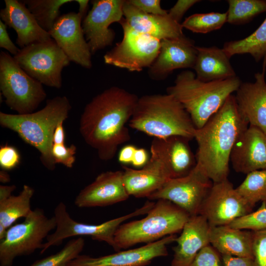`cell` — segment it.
Masks as SVG:
<instances>
[{
    "mask_svg": "<svg viewBox=\"0 0 266 266\" xmlns=\"http://www.w3.org/2000/svg\"><path fill=\"white\" fill-rule=\"evenodd\" d=\"M138 98L134 94L113 86L94 97L86 105L80 119V133L100 160H111L119 146L130 140L126 125Z\"/></svg>",
    "mask_w": 266,
    "mask_h": 266,
    "instance_id": "cell-1",
    "label": "cell"
},
{
    "mask_svg": "<svg viewBox=\"0 0 266 266\" xmlns=\"http://www.w3.org/2000/svg\"><path fill=\"white\" fill-rule=\"evenodd\" d=\"M227 22L243 24L257 15L266 12V0H228Z\"/></svg>",
    "mask_w": 266,
    "mask_h": 266,
    "instance_id": "cell-31",
    "label": "cell"
},
{
    "mask_svg": "<svg viewBox=\"0 0 266 266\" xmlns=\"http://www.w3.org/2000/svg\"><path fill=\"white\" fill-rule=\"evenodd\" d=\"M234 170L248 174L266 169V134L249 125L235 143L230 156Z\"/></svg>",
    "mask_w": 266,
    "mask_h": 266,
    "instance_id": "cell-20",
    "label": "cell"
},
{
    "mask_svg": "<svg viewBox=\"0 0 266 266\" xmlns=\"http://www.w3.org/2000/svg\"><path fill=\"white\" fill-rule=\"evenodd\" d=\"M124 0H92V7L84 18L82 27L92 54L112 45L115 33L109 28L123 16Z\"/></svg>",
    "mask_w": 266,
    "mask_h": 266,
    "instance_id": "cell-14",
    "label": "cell"
},
{
    "mask_svg": "<svg viewBox=\"0 0 266 266\" xmlns=\"http://www.w3.org/2000/svg\"><path fill=\"white\" fill-rule=\"evenodd\" d=\"M248 126L231 95L201 128L196 129L197 165L213 183L228 179L232 149Z\"/></svg>",
    "mask_w": 266,
    "mask_h": 266,
    "instance_id": "cell-2",
    "label": "cell"
},
{
    "mask_svg": "<svg viewBox=\"0 0 266 266\" xmlns=\"http://www.w3.org/2000/svg\"><path fill=\"white\" fill-rule=\"evenodd\" d=\"M197 53L195 42L185 35L163 39L157 57L149 67L148 75L153 80H161L175 69L193 68Z\"/></svg>",
    "mask_w": 266,
    "mask_h": 266,
    "instance_id": "cell-17",
    "label": "cell"
},
{
    "mask_svg": "<svg viewBox=\"0 0 266 266\" xmlns=\"http://www.w3.org/2000/svg\"><path fill=\"white\" fill-rule=\"evenodd\" d=\"M241 83L237 76L204 82L198 79L194 72L186 70L177 75L174 84L166 91L182 105L196 129H200L237 91Z\"/></svg>",
    "mask_w": 266,
    "mask_h": 266,
    "instance_id": "cell-5",
    "label": "cell"
},
{
    "mask_svg": "<svg viewBox=\"0 0 266 266\" xmlns=\"http://www.w3.org/2000/svg\"><path fill=\"white\" fill-rule=\"evenodd\" d=\"M10 180V177L6 170H2L0 171V181L1 182L5 183L9 182Z\"/></svg>",
    "mask_w": 266,
    "mask_h": 266,
    "instance_id": "cell-49",
    "label": "cell"
},
{
    "mask_svg": "<svg viewBox=\"0 0 266 266\" xmlns=\"http://www.w3.org/2000/svg\"><path fill=\"white\" fill-rule=\"evenodd\" d=\"M190 139L175 135L165 138H154L150 148L161 157L167 166L171 178L189 174L197 165L189 145Z\"/></svg>",
    "mask_w": 266,
    "mask_h": 266,
    "instance_id": "cell-24",
    "label": "cell"
},
{
    "mask_svg": "<svg viewBox=\"0 0 266 266\" xmlns=\"http://www.w3.org/2000/svg\"><path fill=\"white\" fill-rule=\"evenodd\" d=\"M75 1L79 5V11L78 13L84 19L87 15L86 12L89 1L88 0H75Z\"/></svg>",
    "mask_w": 266,
    "mask_h": 266,
    "instance_id": "cell-48",
    "label": "cell"
},
{
    "mask_svg": "<svg viewBox=\"0 0 266 266\" xmlns=\"http://www.w3.org/2000/svg\"><path fill=\"white\" fill-rule=\"evenodd\" d=\"M82 19L78 13L64 14L59 16L48 33L70 62L90 69L92 66V54L85 37L81 24Z\"/></svg>",
    "mask_w": 266,
    "mask_h": 266,
    "instance_id": "cell-15",
    "label": "cell"
},
{
    "mask_svg": "<svg viewBox=\"0 0 266 266\" xmlns=\"http://www.w3.org/2000/svg\"><path fill=\"white\" fill-rule=\"evenodd\" d=\"M210 225L201 215L191 216L173 247L171 266H189L199 252L209 243Z\"/></svg>",
    "mask_w": 266,
    "mask_h": 266,
    "instance_id": "cell-23",
    "label": "cell"
},
{
    "mask_svg": "<svg viewBox=\"0 0 266 266\" xmlns=\"http://www.w3.org/2000/svg\"><path fill=\"white\" fill-rule=\"evenodd\" d=\"M119 23L123 31L122 40L104 55V63L130 71L149 67L159 54L161 40L134 30L124 18Z\"/></svg>",
    "mask_w": 266,
    "mask_h": 266,
    "instance_id": "cell-11",
    "label": "cell"
},
{
    "mask_svg": "<svg viewBox=\"0 0 266 266\" xmlns=\"http://www.w3.org/2000/svg\"><path fill=\"white\" fill-rule=\"evenodd\" d=\"M252 208L228 179L213 183L203 200L199 214L210 226L229 225L252 212Z\"/></svg>",
    "mask_w": 266,
    "mask_h": 266,
    "instance_id": "cell-13",
    "label": "cell"
},
{
    "mask_svg": "<svg viewBox=\"0 0 266 266\" xmlns=\"http://www.w3.org/2000/svg\"><path fill=\"white\" fill-rule=\"evenodd\" d=\"M189 266H224L222 256L210 244L201 249Z\"/></svg>",
    "mask_w": 266,
    "mask_h": 266,
    "instance_id": "cell-36",
    "label": "cell"
},
{
    "mask_svg": "<svg viewBox=\"0 0 266 266\" xmlns=\"http://www.w3.org/2000/svg\"><path fill=\"white\" fill-rule=\"evenodd\" d=\"M71 109L66 96L48 100L41 110L27 114H11L0 112V125L16 133L26 143L40 153V159L48 170H53L56 163L52 154L55 130L68 117Z\"/></svg>",
    "mask_w": 266,
    "mask_h": 266,
    "instance_id": "cell-3",
    "label": "cell"
},
{
    "mask_svg": "<svg viewBox=\"0 0 266 266\" xmlns=\"http://www.w3.org/2000/svg\"><path fill=\"white\" fill-rule=\"evenodd\" d=\"M137 147L133 145H127L118 153V161L123 165L132 164L133 155Z\"/></svg>",
    "mask_w": 266,
    "mask_h": 266,
    "instance_id": "cell-44",
    "label": "cell"
},
{
    "mask_svg": "<svg viewBox=\"0 0 266 266\" xmlns=\"http://www.w3.org/2000/svg\"><path fill=\"white\" fill-rule=\"evenodd\" d=\"M229 225L252 231L266 230V202H262L256 211L235 220Z\"/></svg>",
    "mask_w": 266,
    "mask_h": 266,
    "instance_id": "cell-35",
    "label": "cell"
},
{
    "mask_svg": "<svg viewBox=\"0 0 266 266\" xmlns=\"http://www.w3.org/2000/svg\"><path fill=\"white\" fill-rule=\"evenodd\" d=\"M76 147L74 144L67 147L65 144H53L52 154L56 164H60L64 166L71 168L75 161Z\"/></svg>",
    "mask_w": 266,
    "mask_h": 266,
    "instance_id": "cell-38",
    "label": "cell"
},
{
    "mask_svg": "<svg viewBox=\"0 0 266 266\" xmlns=\"http://www.w3.org/2000/svg\"><path fill=\"white\" fill-rule=\"evenodd\" d=\"M143 218L121 224L116 232V252L138 243L158 241L181 232L190 215L172 202L157 200Z\"/></svg>",
    "mask_w": 266,
    "mask_h": 266,
    "instance_id": "cell-6",
    "label": "cell"
},
{
    "mask_svg": "<svg viewBox=\"0 0 266 266\" xmlns=\"http://www.w3.org/2000/svg\"><path fill=\"white\" fill-rule=\"evenodd\" d=\"M253 231L229 225L210 226L209 243L221 255L253 259Z\"/></svg>",
    "mask_w": 266,
    "mask_h": 266,
    "instance_id": "cell-26",
    "label": "cell"
},
{
    "mask_svg": "<svg viewBox=\"0 0 266 266\" xmlns=\"http://www.w3.org/2000/svg\"><path fill=\"white\" fill-rule=\"evenodd\" d=\"M4 3V8L0 11V19L15 30L16 43L21 48L51 38L49 33L40 27L22 0H5Z\"/></svg>",
    "mask_w": 266,
    "mask_h": 266,
    "instance_id": "cell-22",
    "label": "cell"
},
{
    "mask_svg": "<svg viewBox=\"0 0 266 266\" xmlns=\"http://www.w3.org/2000/svg\"><path fill=\"white\" fill-rule=\"evenodd\" d=\"M194 69L198 79L204 82L222 80L236 76L230 58L223 48L197 46Z\"/></svg>",
    "mask_w": 266,
    "mask_h": 266,
    "instance_id": "cell-27",
    "label": "cell"
},
{
    "mask_svg": "<svg viewBox=\"0 0 266 266\" xmlns=\"http://www.w3.org/2000/svg\"><path fill=\"white\" fill-rule=\"evenodd\" d=\"M129 125L156 138L179 135L191 140L196 130L182 105L168 94L139 98Z\"/></svg>",
    "mask_w": 266,
    "mask_h": 266,
    "instance_id": "cell-4",
    "label": "cell"
},
{
    "mask_svg": "<svg viewBox=\"0 0 266 266\" xmlns=\"http://www.w3.org/2000/svg\"><path fill=\"white\" fill-rule=\"evenodd\" d=\"M150 152L149 160L140 169L122 166L124 183L130 196L148 198L171 178L165 162L154 149L150 148Z\"/></svg>",
    "mask_w": 266,
    "mask_h": 266,
    "instance_id": "cell-19",
    "label": "cell"
},
{
    "mask_svg": "<svg viewBox=\"0 0 266 266\" xmlns=\"http://www.w3.org/2000/svg\"><path fill=\"white\" fill-rule=\"evenodd\" d=\"M199 0H178L168 11V16L175 22L181 23L185 13L194 4L200 2Z\"/></svg>",
    "mask_w": 266,
    "mask_h": 266,
    "instance_id": "cell-41",
    "label": "cell"
},
{
    "mask_svg": "<svg viewBox=\"0 0 266 266\" xmlns=\"http://www.w3.org/2000/svg\"><path fill=\"white\" fill-rule=\"evenodd\" d=\"M153 206V202L147 201L142 207L129 214L100 224L92 225L79 223L72 219L66 205L60 202L54 212L56 222L55 231L47 236L40 253L43 254L51 246L60 245L65 239L75 236H89L94 240L105 242L116 251L114 236L119 226L128 219L147 214Z\"/></svg>",
    "mask_w": 266,
    "mask_h": 266,
    "instance_id": "cell-9",
    "label": "cell"
},
{
    "mask_svg": "<svg viewBox=\"0 0 266 266\" xmlns=\"http://www.w3.org/2000/svg\"><path fill=\"white\" fill-rule=\"evenodd\" d=\"M236 189L252 208L258 202H266V169L247 174Z\"/></svg>",
    "mask_w": 266,
    "mask_h": 266,
    "instance_id": "cell-32",
    "label": "cell"
},
{
    "mask_svg": "<svg viewBox=\"0 0 266 266\" xmlns=\"http://www.w3.org/2000/svg\"><path fill=\"white\" fill-rule=\"evenodd\" d=\"M63 123H59L55 130L53 138V144H65L66 134L63 127Z\"/></svg>",
    "mask_w": 266,
    "mask_h": 266,
    "instance_id": "cell-46",
    "label": "cell"
},
{
    "mask_svg": "<svg viewBox=\"0 0 266 266\" xmlns=\"http://www.w3.org/2000/svg\"><path fill=\"white\" fill-rule=\"evenodd\" d=\"M266 57L263 70L255 74L254 82L241 83L234 96L238 109L249 125L266 134Z\"/></svg>",
    "mask_w": 266,
    "mask_h": 266,
    "instance_id": "cell-21",
    "label": "cell"
},
{
    "mask_svg": "<svg viewBox=\"0 0 266 266\" xmlns=\"http://www.w3.org/2000/svg\"><path fill=\"white\" fill-rule=\"evenodd\" d=\"M253 266H266V230L253 231Z\"/></svg>",
    "mask_w": 266,
    "mask_h": 266,
    "instance_id": "cell-37",
    "label": "cell"
},
{
    "mask_svg": "<svg viewBox=\"0 0 266 266\" xmlns=\"http://www.w3.org/2000/svg\"><path fill=\"white\" fill-rule=\"evenodd\" d=\"M150 158L147 150L143 148H137L134 152L132 165L136 168L143 167Z\"/></svg>",
    "mask_w": 266,
    "mask_h": 266,
    "instance_id": "cell-45",
    "label": "cell"
},
{
    "mask_svg": "<svg viewBox=\"0 0 266 266\" xmlns=\"http://www.w3.org/2000/svg\"><path fill=\"white\" fill-rule=\"evenodd\" d=\"M176 237V234L169 235L136 248L99 257L80 255L67 266H147L154 259L166 256L167 245Z\"/></svg>",
    "mask_w": 266,
    "mask_h": 266,
    "instance_id": "cell-16",
    "label": "cell"
},
{
    "mask_svg": "<svg viewBox=\"0 0 266 266\" xmlns=\"http://www.w3.org/2000/svg\"><path fill=\"white\" fill-rule=\"evenodd\" d=\"M0 90L6 105L21 115L33 112L47 96L43 84L28 74L4 51L0 53Z\"/></svg>",
    "mask_w": 266,
    "mask_h": 266,
    "instance_id": "cell-7",
    "label": "cell"
},
{
    "mask_svg": "<svg viewBox=\"0 0 266 266\" xmlns=\"http://www.w3.org/2000/svg\"><path fill=\"white\" fill-rule=\"evenodd\" d=\"M56 227L54 216L48 218L41 208L33 210L23 222L9 227L0 240V266H12L17 257L41 249L44 239Z\"/></svg>",
    "mask_w": 266,
    "mask_h": 266,
    "instance_id": "cell-8",
    "label": "cell"
},
{
    "mask_svg": "<svg viewBox=\"0 0 266 266\" xmlns=\"http://www.w3.org/2000/svg\"><path fill=\"white\" fill-rule=\"evenodd\" d=\"M40 27L49 32L59 17L60 8L73 0H24Z\"/></svg>",
    "mask_w": 266,
    "mask_h": 266,
    "instance_id": "cell-30",
    "label": "cell"
},
{
    "mask_svg": "<svg viewBox=\"0 0 266 266\" xmlns=\"http://www.w3.org/2000/svg\"><path fill=\"white\" fill-rule=\"evenodd\" d=\"M227 21V13H196L181 23L183 28L196 33H206L222 28Z\"/></svg>",
    "mask_w": 266,
    "mask_h": 266,
    "instance_id": "cell-33",
    "label": "cell"
},
{
    "mask_svg": "<svg viewBox=\"0 0 266 266\" xmlns=\"http://www.w3.org/2000/svg\"><path fill=\"white\" fill-rule=\"evenodd\" d=\"M130 197L123 180V171H107L78 193L74 203L78 207H102L127 200Z\"/></svg>",
    "mask_w": 266,
    "mask_h": 266,
    "instance_id": "cell-18",
    "label": "cell"
},
{
    "mask_svg": "<svg viewBox=\"0 0 266 266\" xmlns=\"http://www.w3.org/2000/svg\"><path fill=\"white\" fill-rule=\"evenodd\" d=\"M84 245L85 240L83 237L72 239L56 253L36 260L29 266H67L80 255Z\"/></svg>",
    "mask_w": 266,
    "mask_h": 266,
    "instance_id": "cell-34",
    "label": "cell"
},
{
    "mask_svg": "<svg viewBox=\"0 0 266 266\" xmlns=\"http://www.w3.org/2000/svg\"><path fill=\"white\" fill-rule=\"evenodd\" d=\"M13 57L30 76L43 85L57 89L62 87L63 69L70 62L52 38L21 48Z\"/></svg>",
    "mask_w": 266,
    "mask_h": 266,
    "instance_id": "cell-10",
    "label": "cell"
},
{
    "mask_svg": "<svg viewBox=\"0 0 266 266\" xmlns=\"http://www.w3.org/2000/svg\"><path fill=\"white\" fill-rule=\"evenodd\" d=\"M125 19L134 30L160 40L184 35L181 24L168 15H159L144 13L125 0L123 8Z\"/></svg>",
    "mask_w": 266,
    "mask_h": 266,
    "instance_id": "cell-25",
    "label": "cell"
},
{
    "mask_svg": "<svg viewBox=\"0 0 266 266\" xmlns=\"http://www.w3.org/2000/svg\"><path fill=\"white\" fill-rule=\"evenodd\" d=\"M20 155L18 150L5 144L0 147V166L4 170H11L19 164Z\"/></svg>",
    "mask_w": 266,
    "mask_h": 266,
    "instance_id": "cell-39",
    "label": "cell"
},
{
    "mask_svg": "<svg viewBox=\"0 0 266 266\" xmlns=\"http://www.w3.org/2000/svg\"><path fill=\"white\" fill-rule=\"evenodd\" d=\"M129 1L142 12L153 15H166L168 11L161 6L160 0H129Z\"/></svg>",
    "mask_w": 266,
    "mask_h": 266,
    "instance_id": "cell-40",
    "label": "cell"
},
{
    "mask_svg": "<svg viewBox=\"0 0 266 266\" xmlns=\"http://www.w3.org/2000/svg\"><path fill=\"white\" fill-rule=\"evenodd\" d=\"M0 47L6 50L9 53L16 55L20 49L12 42L7 31V26L0 20Z\"/></svg>",
    "mask_w": 266,
    "mask_h": 266,
    "instance_id": "cell-42",
    "label": "cell"
},
{
    "mask_svg": "<svg viewBox=\"0 0 266 266\" xmlns=\"http://www.w3.org/2000/svg\"><path fill=\"white\" fill-rule=\"evenodd\" d=\"M16 189L14 185H0V200L5 199L11 195V193Z\"/></svg>",
    "mask_w": 266,
    "mask_h": 266,
    "instance_id": "cell-47",
    "label": "cell"
},
{
    "mask_svg": "<svg viewBox=\"0 0 266 266\" xmlns=\"http://www.w3.org/2000/svg\"><path fill=\"white\" fill-rule=\"evenodd\" d=\"M223 49L230 58L237 54H250L258 62L266 57V18L248 36L225 43Z\"/></svg>",
    "mask_w": 266,
    "mask_h": 266,
    "instance_id": "cell-29",
    "label": "cell"
},
{
    "mask_svg": "<svg viewBox=\"0 0 266 266\" xmlns=\"http://www.w3.org/2000/svg\"><path fill=\"white\" fill-rule=\"evenodd\" d=\"M224 266H253V259L250 258L221 255Z\"/></svg>",
    "mask_w": 266,
    "mask_h": 266,
    "instance_id": "cell-43",
    "label": "cell"
},
{
    "mask_svg": "<svg viewBox=\"0 0 266 266\" xmlns=\"http://www.w3.org/2000/svg\"><path fill=\"white\" fill-rule=\"evenodd\" d=\"M213 182L196 165L187 175L168 179L152 193L149 200L163 199L180 207L190 215H198Z\"/></svg>",
    "mask_w": 266,
    "mask_h": 266,
    "instance_id": "cell-12",
    "label": "cell"
},
{
    "mask_svg": "<svg viewBox=\"0 0 266 266\" xmlns=\"http://www.w3.org/2000/svg\"><path fill=\"white\" fill-rule=\"evenodd\" d=\"M34 189L27 185L23 186L17 196L11 195L0 200V227L7 230L20 218L27 217L33 210L31 201Z\"/></svg>",
    "mask_w": 266,
    "mask_h": 266,
    "instance_id": "cell-28",
    "label": "cell"
}]
</instances>
